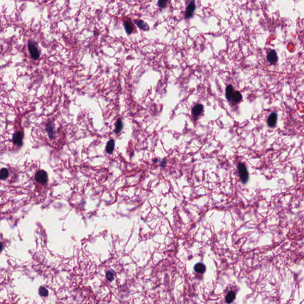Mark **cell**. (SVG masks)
Listing matches in <instances>:
<instances>
[{
  "instance_id": "cell-1",
  "label": "cell",
  "mask_w": 304,
  "mask_h": 304,
  "mask_svg": "<svg viewBox=\"0 0 304 304\" xmlns=\"http://www.w3.org/2000/svg\"><path fill=\"white\" fill-rule=\"evenodd\" d=\"M226 97L232 103L236 104L242 100V95L240 92L234 91L232 86L229 85L226 89Z\"/></svg>"
},
{
  "instance_id": "cell-2",
  "label": "cell",
  "mask_w": 304,
  "mask_h": 304,
  "mask_svg": "<svg viewBox=\"0 0 304 304\" xmlns=\"http://www.w3.org/2000/svg\"><path fill=\"white\" fill-rule=\"evenodd\" d=\"M238 172L241 181L244 184H245L248 181V180L249 176L248 172V171L246 169V167L244 164L242 163H239L238 164Z\"/></svg>"
},
{
  "instance_id": "cell-3",
  "label": "cell",
  "mask_w": 304,
  "mask_h": 304,
  "mask_svg": "<svg viewBox=\"0 0 304 304\" xmlns=\"http://www.w3.org/2000/svg\"><path fill=\"white\" fill-rule=\"evenodd\" d=\"M28 48L31 57L33 60H38L39 58V52L37 47L34 43L32 42H29L28 43Z\"/></svg>"
},
{
  "instance_id": "cell-4",
  "label": "cell",
  "mask_w": 304,
  "mask_h": 304,
  "mask_svg": "<svg viewBox=\"0 0 304 304\" xmlns=\"http://www.w3.org/2000/svg\"><path fill=\"white\" fill-rule=\"evenodd\" d=\"M36 181L41 184H45L48 181V175L45 171L43 170L39 171L35 175Z\"/></svg>"
},
{
  "instance_id": "cell-5",
  "label": "cell",
  "mask_w": 304,
  "mask_h": 304,
  "mask_svg": "<svg viewBox=\"0 0 304 304\" xmlns=\"http://www.w3.org/2000/svg\"><path fill=\"white\" fill-rule=\"evenodd\" d=\"M195 9H196L195 0H191V2L189 3V5L187 6L186 8L185 18L187 19H189L191 17H192L193 16L194 11H195Z\"/></svg>"
},
{
  "instance_id": "cell-6",
  "label": "cell",
  "mask_w": 304,
  "mask_h": 304,
  "mask_svg": "<svg viewBox=\"0 0 304 304\" xmlns=\"http://www.w3.org/2000/svg\"><path fill=\"white\" fill-rule=\"evenodd\" d=\"M267 60L268 62L270 64H274L278 60V57L277 55V52L274 50H271L270 51L267 56Z\"/></svg>"
},
{
  "instance_id": "cell-7",
  "label": "cell",
  "mask_w": 304,
  "mask_h": 304,
  "mask_svg": "<svg viewBox=\"0 0 304 304\" xmlns=\"http://www.w3.org/2000/svg\"><path fill=\"white\" fill-rule=\"evenodd\" d=\"M23 134H22L21 132L20 131L16 132L13 135V141L14 144L18 146H21L22 144H23Z\"/></svg>"
},
{
  "instance_id": "cell-8",
  "label": "cell",
  "mask_w": 304,
  "mask_h": 304,
  "mask_svg": "<svg viewBox=\"0 0 304 304\" xmlns=\"http://www.w3.org/2000/svg\"><path fill=\"white\" fill-rule=\"evenodd\" d=\"M277 116L276 113H272L267 119V124L270 127H274L277 122Z\"/></svg>"
},
{
  "instance_id": "cell-9",
  "label": "cell",
  "mask_w": 304,
  "mask_h": 304,
  "mask_svg": "<svg viewBox=\"0 0 304 304\" xmlns=\"http://www.w3.org/2000/svg\"><path fill=\"white\" fill-rule=\"evenodd\" d=\"M202 110H203V106L201 104L197 105L193 107L192 114L194 117H197L202 113Z\"/></svg>"
},
{
  "instance_id": "cell-10",
  "label": "cell",
  "mask_w": 304,
  "mask_h": 304,
  "mask_svg": "<svg viewBox=\"0 0 304 304\" xmlns=\"http://www.w3.org/2000/svg\"><path fill=\"white\" fill-rule=\"evenodd\" d=\"M124 27L126 31L128 34H131L134 30V26L132 22L130 20H127L124 22Z\"/></svg>"
},
{
  "instance_id": "cell-11",
  "label": "cell",
  "mask_w": 304,
  "mask_h": 304,
  "mask_svg": "<svg viewBox=\"0 0 304 304\" xmlns=\"http://www.w3.org/2000/svg\"><path fill=\"white\" fill-rule=\"evenodd\" d=\"M135 23H136L137 25V26L141 29L143 30H148L149 29V27L148 26V25L145 23V22L141 20H135L134 21Z\"/></svg>"
},
{
  "instance_id": "cell-12",
  "label": "cell",
  "mask_w": 304,
  "mask_h": 304,
  "mask_svg": "<svg viewBox=\"0 0 304 304\" xmlns=\"http://www.w3.org/2000/svg\"><path fill=\"white\" fill-rule=\"evenodd\" d=\"M115 148V141L114 140L111 139L108 141L106 146V151L108 153H112L113 152Z\"/></svg>"
},
{
  "instance_id": "cell-13",
  "label": "cell",
  "mask_w": 304,
  "mask_h": 304,
  "mask_svg": "<svg viewBox=\"0 0 304 304\" xmlns=\"http://www.w3.org/2000/svg\"><path fill=\"white\" fill-rule=\"evenodd\" d=\"M206 266L202 263H198L195 265L194 266V270L195 271L200 274L204 273L206 271Z\"/></svg>"
},
{
  "instance_id": "cell-14",
  "label": "cell",
  "mask_w": 304,
  "mask_h": 304,
  "mask_svg": "<svg viewBox=\"0 0 304 304\" xmlns=\"http://www.w3.org/2000/svg\"><path fill=\"white\" fill-rule=\"evenodd\" d=\"M235 297H236L235 293L234 292H233V291H230L228 293L226 297V302L228 303H230L232 302L233 301V300L235 299Z\"/></svg>"
},
{
  "instance_id": "cell-15",
  "label": "cell",
  "mask_w": 304,
  "mask_h": 304,
  "mask_svg": "<svg viewBox=\"0 0 304 304\" xmlns=\"http://www.w3.org/2000/svg\"><path fill=\"white\" fill-rule=\"evenodd\" d=\"M115 132L118 134L119 133L122 129V127H123V126H122V121H121L120 119H118L117 121V123H116V125H115Z\"/></svg>"
},
{
  "instance_id": "cell-16",
  "label": "cell",
  "mask_w": 304,
  "mask_h": 304,
  "mask_svg": "<svg viewBox=\"0 0 304 304\" xmlns=\"http://www.w3.org/2000/svg\"><path fill=\"white\" fill-rule=\"evenodd\" d=\"M47 132L49 134V137L51 139H52L54 137V132L53 126H52V125L51 124H49L47 125Z\"/></svg>"
},
{
  "instance_id": "cell-17",
  "label": "cell",
  "mask_w": 304,
  "mask_h": 304,
  "mask_svg": "<svg viewBox=\"0 0 304 304\" xmlns=\"http://www.w3.org/2000/svg\"><path fill=\"white\" fill-rule=\"evenodd\" d=\"M8 176V171L6 168L1 169V172H0V178L1 179H6Z\"/></svg>"
},
{
  "instance_id": "cell-18",
  "label": "cell",
  "mask_w": 304,
  "mask_h": 304,
  "mask_svg": "<svg viewBox=\"0 0 304 304\" xmlns=\"http://www.w3.org/2000/svg\"><path fill=\"white\" fill-rule=\"evenodd\" d=\"M39 295L41 296L45 297V296H47L48 295V291L45 288H44V287H40L39 288Z\"/></svg>"
},
{
  "instance_id": "cell-19",
  "label": "cell",
  "mask_w": 304,
  "mask_h": 304,
  "mask_svg": "<svg viewBox=\"0 0 304 304\" xmlns=\"http://www.w3.org/2000/svg\"><path fill=\"white\" fill-rule=\"evenodd\" d=\"M167 2H168V0H159L158 5L161 8H165L166 7L167 5Z\"/></svg>"
},
{
  "instance_id": "cell-20",
  "label": "cell",
  "mask_w": 304,
  "mask_h": 304,
  "mask_svg": "<svg viewBox=\"0 0 304 304\" xmlns=\"http://www.w3.org/2000/svg\"><path fill=\"white\" fill-rule=\"evenodd\" d=\"M106 278L107 279L109 280V281H112L114 280V273L111 272H108L106 274Z\"/></svg>"
}]
</instances>
